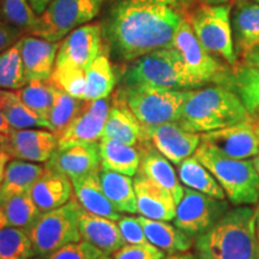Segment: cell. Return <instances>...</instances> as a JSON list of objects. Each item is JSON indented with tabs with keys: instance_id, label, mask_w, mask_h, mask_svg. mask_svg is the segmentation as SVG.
Instances as JSON below:
<instances>
[{
	"instance_id": "obj_54",
	"label": "cell",
	"mask_w": 259,
	"mask_h": 259,
	"mask_svg": "<svg viewBox=\"0 0 259 259\" xmlns=\"http://www.w3.org/2000/svg\"><path fill=\"white\" fill-rule=\"evenodd\" d=\"M30 259H46V258H45V257H40V255H37V257H36V255H35V257H32V258H30Z\"/></svg>"
},
{
	"instance_id": "obj_5",
	"label": "cell",
	"mask_w": 259,
	"mask_h": 259,
	"mask_svg": "<svg viewBox=\"0 0 259 259\" xmlns=\"http://www.w3.org/2000/svg\"><path fill=\"white\" fill-rule=\"evenodd\" d=\"M194 156L215 177L232 204L241 205L258 202L259 176L253 160H236L223 156L202 142Z\"/></svg>"
},
{
	"instance_id": "obj_8",
	"label": "cell",
	"mask_w": 259,
	"mask_h": 259,
	"mask_svg": "<svg viewBox=\"0 0 259 259\" xmlns=\"http://www.w3.org/2000/svg\"><path fill=\"white\" fill-rule=\"evenodd\" d=\"M229 12L231 8L226 4H203L191 11L189 22L203 47L234 67L238 64V54Z\"/></svg>"
},
{
	"instance_id": "obj_56",
	"label": "cell",
	"mask_w": 259,
	"mask_h": 259,
	"mask_svg": "<svg viewBox=\"0 0 259 259\" xmlns=\"http://www.w3.org/2000/svg\"><path fill=\"white\" fill-rule=\"evenodd\" d=\"M3 2V0H0V3H2Z\"/></svg>"
},
{
	"instance_id": "obj_19",
	"label": "cell",
	"mask_w": 259,
	"mask_h": 259,
	"mask_svg": "<svg viewBox=\"0 0 259 259\" xmlns=\"http://www.w3.org/2000/svg\"><path fill=\"white\" fill-rule=\"evenodd\" d=\"M59 45L60 42H52L35 35H24L19 38V52L28 82L51 78Z\"/></svg>"
},
{
	"instance_id": "obj_1",
	"label": "cell",
	"mask_w": 259,
	"mask_h": 259,
	"mask_svg": "<svg viewBox=\"0 0 259 259\" xmlns=\"http://www.w3.org/2000/svg\"><path fill=\"white\" fill-rule=\"evenodd\" d=\"M192 5L193 0H113L101 22L103 47L125 63L173 47Z\"/></svg>"
},
{
	"instance_id": "obj_47",
	"label": "cell",
	"mask_w": 259,
	"mask_h": 259,
	"mask_svg": "<svg viewBox=\"0 0 259 259\" xmlns=\"http://www.w3.org/2000/svg\"><path fill=\"white\" fill-rule=\"evenodd\" d=\"M164 259H200L198 255L187 253V252H178V253H171L169 257Z\"/></svg>"
},
{
	"instance_id": "obj_51",
	"label": "cell",
	"mask_w": 259,
	"mask_h": 259,
	"mask_svg": "<svg viewBox=\"0 0 259 259\" xmlns=\"http://www.w3.org/2000/svg\"><path fill=\"white\" fill-rule=\"evenodd\" d=\"M200 3L206 5H220V4H226L229 0H199Z\"/></svg>"
},
{
	"instance_id": "obj_18",
	"label": "cell",
	"mask_w": 259,
	"mask_h": 259,
	"mask_svg": "<svg viewBox=\"0 0 259 259\" xmlns=\"http://www.w3.org/2000/svg\"><path fill=\"white\" fill-rule=\"evenodd\" d=\"M58 148V138L50 130L12 128L9 134V155L18 160L47 162Z\"/></svg>"
},
{
	"instance_id": "obj_9",
	"label": "cell",
	"mask_w": 259,
	"mask_h": 259,
	"mask_svg": "<svg viewBox=\"0 0 259 259\" xmlns=\"http://www.w3.org/2000/svg\"><path fill=\"white\" fill-rule=\"evenodd\" d=\"M105 0H53L38 16L30 35L60 42L71 31L100 15Z\"/></svg>"
},
{
	"instance_id": "obj_42",
	"label": "cell",
	"mask_w": 259,
	"mask_h": 259,
	"mask_svg": "<svg viewBox=\"0 0 259 259\" xmlns=\"http://www.w3.org/2000/svg\"><path fill=\"white\" fill-rule=\"evenodd\" d=\"M164 252L151 245L150 242L142 245H124L113 253V259H164Z\"/></svg>"
},
{
	"instance_id": "obj_55",
	"label": "cell",
	"mask_w": 259,
	"mask_h": 259,
	"mask_svg": "<svg viewBox=\"0 0 259 259\" xmlns=\"http://www.w3.org/2000/svg\"><path fill=\"white\" fill-rule=\"evenodd\" d=\"M255 2H257V3H259V0H255Z\"/></svg>"
},
{
	"instance_id": "obj_11",
	"label": "cell",
	"mask_w": 259,
	"mask_h": 259,
	"mask_svg": "<svg viewBox=\"0 0 259 259\" xmlns=\"http://www.w3.org/2000/svg\"><path fill=\"white\" fill-rule=\"evenodd\" d=\"M173 47L179 52L189 72L203 85L206 83H216L219 85L228 72V70L203 47L189 19L184 21L178 29Z\"/></svg>"
},
{
	"instance_id": "obj_53",
	"label": "cell",
	"mask_w": 259,
	"mask_h": 259,
	"mask_svg": "<svg viewBox=\"0 0 259 259\" xmlns=\"http://www.w3.org/2000/svg\"><path fill=\"white\" fill-rule=\"evenodd\" d=\"M99 259H113V258L109 257V255H107V254H103L102 257H100Z\"/></svg>"
},
{
	"instance_id": "obj_50",
	"label": "cell",
	"mask_w": 259,
	"mask_h": 259,
	"mask_svg": "<svg viewBox=\"0 0 259 259\" xmlns=\"http://www.w3.org/2000/svg\"><path fill=\"white\" fill-rule=\"evenodd\" d=\"M255 131H257V136H258V139H259V120L255 121ZM253 163H254V167H255V170H257L258 176H259V150L255 156L253 157Z\"/></svg>"
},
{
	"instance_id": "obj_48",
	"label": "cell",
	"mask_w": 259,
	"mask_h": 259,
	"mask_svg": "<svg viewBox=\"0 0 259 259\" xmlns=\"http://www.w3.org/2000/svg\"><path fill=\"white\" fill-rule=\"evenodd\" d=\"M11 131H12V127L10 126L8 120L4 118V115L0 113V134H4V135L9 136V134Z\"/></svg>"
},
{
	"instance_id": "obj_41",
	"label": "cell",
	"mask_w": 259,
	"mask_h": 259,
	"mask_svg": "<svg viewBox=\"0 0 259 259\" xmlns=\"http://www.w3.org/2000/svg\"><path fill=\"white\" fill-rule=\"evenodd\" d=\"M103 252L87 240L70 242L52 253L48 259H99Z\"/></svg>"
},
{
	"instance_id": "obj_32",
	"label": "cell",
	"mask_w": 259,
	"mask_h": 259,
	"mask_svg": "<svg viewBox=\"0 0 259 259\" xmlns=\"http://www.w3.org/2000/svg\"><path fill=\"white\" fill-rule=\"evenodd\" d=\"M178 176L186 187L216 199H226V193L208 168L196 156H190L178 166Z\"/></svg>"
},
{
	"instance_id": "obj_15",
	"label": "cell",
	"mask_w": 259,
	"mask_h": 259,
	"mask_svg": "<svg viewBox=\"0 0 259 259\" xmlns=\"http://www.w3.org/2000/svg\"><path fill=\"white\" fill-rule=\"evenodd\" d=\"M144 128L148 142L177 166L192 156L200 144V134L186 131L178 122L144 126Z\"/></svg>"
},
{
	"instance_id": "obj_26",
	"label": "cell",
	"mask_w": 259,
	"mask_h": 259,
	"mask_svg": "<svg viewBox=\"0 0 259 259\" xmlns=\"http://www.w3.org/2000/svg\"><path fill=\"white\" fill-rule=\"evenodd\" d=\"M101 168L135 177L142 161V147L126 144L118 139L102 137L99 141Z\"/></svg>"
},
{
	"instance_id": "obj_27",
	"label": "cell",
	"mask_w": 259,
	"mask_h": 259,
	"mask_svg": "<svg viewBox=\"0 0 259 259\" xmlns=\"http://www.w3.org/2000/svg\"><path fill=\"white\" fill-rule=\"evenodd\" d=\"M232 28L238 56L259 46V3L241 0L233 14Z\"/></svg>"
},
{
	"instance_id": "obj_38",
	"label": "cell",
	"mask_w": 259,
	"mask_h": 259,
	"mask_svg": "<svg viewBox=\"0 0 259 259\" xmlns=\"http://www.w3.org/2000/svg\"><path fill=\"white\" fill-rule=\"evenodd\" d=\"M0 21L12 25L24 35H30L36 27L38 15L32 10L29 0H3L0 3Z\"/></svg>"
},
{
	"instance_id": "obj_10",
	"label": "cell",
	"mask_w": 259,
	"mask_h": 259,
	"mask_svg": "<svg viewBox=\"0 0 259 259\" xmlns=\"http://www.w3.org/2000/svg\"><path fill=\"white\" fill-rule=\"evenodd\" d=\"M228 211L225 199H216L190 187H184V194L177 204L174 226L190 236H199L211 229Z\"/></svg>"
},
{
	"instance_id": "obj_57",
	"label": "cell",
	"mask_w": 259,
	"mask_h": 259,
	"mask_svg": "<svg viewBox=\"0 0 259 259\" xmlns=\"http://www.w3.org/2000/svg\"><path fill=\"white\" fill-rule=\"evenodd\" d=\"M258 120H259V119H258Z\"/></svg>"
},
{
	"instance_id": "obj_22",
	"label": "cell",
	"mask_w": 259,
	"mask_h": 259,
	"mask_svg": "<svg viewBox=\"0 0 259 259\" xmlns=\"http://www.w3.org/2000/svg\"><path fill=\"white\" fill-rule=\"evenodd\" d=\"M79 233L83 240L96 246L103 254H113L125 245L118 221L89 212L83 208L78 215Z\"/></svg>"
},
{
	"instance_id": "obj_29",
	"label": "cell",
	"mask_w": 259,
	"mask_h": 259,
	"mask_svg": "<svg viewBox=\"0 0 259 259\" xmlns=\"http://www.w3.org/2000/svg\"><path fill=\"white\" fill-rule=\"evenodd\" d=\"M46 164L24 160H10L5 169L4 180L0 187V200L9 198L15 194L29 192L45 171Z\"/></svg>"
},
{
	"instance_id": "obj_34",
	"label": "cell",
	"mask_w": 259,
	"mask_h": 259,
	"mask_svg": "<svg viewBox=\"0 0 259 259\" xmlns=\"http://www.w3.org/2000/svg\"><path fill=\"white\" fill-rule=\"evenodd\" d=\"M30 193H19L0 200V229L17 227L27 229L40 215Z\"/></svg>"
},
{
	"instance_id": "obj_45",
	"label": "cell",
	"mask_w": 259,
	"mask_h": 259,
	"mask_svg": "<svg viewBox=\"0 0 259 259\" xmlns=\"http://www.w3.org/2000/svg\"><path fill=\"white\" fill-rule=\"evenodd\" d=\"M52 2H53V0H29V4H30L32 10L40 16Z\"/></svg>"
},
{
	"instance_id": "obj_14",
	"label": "cell",
	"mask_w": 259,
	"mask_h": 259,
	"mask_svg": "<svg viewBox=\"0 0 259 259\" xmlns=\"http://www.w3.org/2000/svg\"><path fill=\"white\" fill-rule=\"evenodd\" d=\"M112 100H84L79 112L58 139V147L76 143H97L102 138Z\"/></svg>"
},
{
	"instance_id": "obj_49",
	"label": "cell",
	"mask_w": 259,
	"mask_h": 259,
	"mask_svg": "<svg viewBox=\"0 0 259 259\" xmlns=\"http://www.w3.org/2000/svg\"><path fill=\"white\" fill-rule=\"evenodd\" d=\"M0 154H9V136L0 134Z\"/></svg>"
},
{
	"instance_id": "obj_35",
	"label": "cell",
	"mask_w": 259,
	"mask_h": 259,
	"mask_svg": "<svg viewBox=\"0 0 259 259\" xmlns=\"http://www.w3.org/2000/svg\"><path fill=\"white\" fill-rule=\"evenodd\" d=\"M58 88L47 80H32L28 82L23 88L16 90L19 99L27 105L32 112H35L41 118L48 120L51 109L56 100Z\"/></svg>"
},
{
	"instance_id": "obj_36",
	"label": "cell",
	"mask_w": 259,
	"mask_h": 259,
	"mask_svg": "<svg viewBox=\"0 0 259 259\" xmlns=\"http://www.w3.org/2000/svg\"><path fill=\"white\" fill-rule=\"evenodd\" d=\"M35 255L36 252L24 228L0 229V259H30Z\"/></svg>"
},
{
	"instance_id": "obj_3",
	"label": "cell",
	"mask_w": 259,
	"mask_h": 259,
	"mask_svg": "<svg viewBox=\"0 0 259 259\" xmlns=\"http://www.w3.org/2000/svg\"><path fill=\"white\" fill-rule=\"evenodd\" d=\"M253 120L240 97L222 85L191 90L178 124L194 134L215 131Z\"/></svg>"
},
{
	"instance_id": "obj_20",
	"label": "cell",
	"mask_w": 259,
	"mask_h": 259,
	"mask_svg": "<svg viewBox=\"0 0 259 259\" xmlns=\"http://www.w3.org/2000/svg\"><path fill=\"white\" fill-rule=\"evenodd\" d=\"M102 137L118 139L135 147H143L145 143H148L144 126L128 108L119 90L112 95L111 108Z\"/></svg>"
},
{
	"instance_id": "obj_30",
	"label": "cell",
	"mask_w": 259,
	"mask_h": 259,
	"mask_svg": "<svg viewBox=\"0 0 259 259\" xmlns=\"http://www.w3.org/2000/svg\"><path fill=\"white\" fill-rule=\"evenodd\" d=\"M85 76L87 87L84 100L94 101L106 99L113 93L116 84V74L105 47H102L101 53L85 70Z\"/></svg>"
},
{
	"instance_id": "obj_33",
	"label": "cell",
	"mask_w": 259,
	"mask_h": 259,
	"mask_svg": "<svg viewBox=\"0 0 259 259\" xmlns=\"http://www.w3.org/2000/svg\"><path fill=\"white\" fill-rule=\"evenodd\" d=\"M0 113L4 115L10 126L15 130L31 127L51 130L50 121L32 112L19 99L15 90L0 89Z\"/></svg>"
},
{
	"instance_id": "obj_23",
	"label": "cell",
	"mask_w": 259,
	"mask_h": 259,
	"mask_svg": "<svg viewBox=\"0 0 259 259\" xmlns=\"http://www.w3.org/2000/svg\"><path fill=\"white\" fill-rule=\"evenodd\" d=\"M162 189L168 191L178 204L184 194V186L180 184L176 170L169 160L164 157L150 142L142 147V161L139 170Z\"/></svg>"
},
{
	"instance_id": "obj_7",
	"label": "cell",
	"mask_w": 259,
	"mask_h": 259,
	"mask_svg": "<svg viewBox=\"0 0 259 259\" xmlns=\"http://www.w3.org/2000/svg\"><path fill=\"white\" fill-rule=\"evenodd\" d=\"M82 205L77 198H71L60 208L42 212L25 229L36 255L47 258L70 242L82 240L78 215Z\"/></svg>"
},
{
	"instance_id": "obj_43",
	"label": "cell",
	"mask_w": 259,
	"mask_h": 259,
	"mask_svg": "<svg viewBox=\"0 0 259 259\" xmlns=\"http://www.w3.org/2000/svg\"><path fill=\"white\" fill-rule=\"evenodd\" d=\"M118 226L125 245H142L149 242L147 236H145L143 227L138 221V218L121 216V219L118 221Z\"/></svg>"
},
{
	"instance_id": "obj_21",
	"label": "cell",
	"mask_w": 259,
	"mask_h": 259,
	"mask_svg": "<svg viewBox=\"0 0 259 259\" xmlns=\"http://www.w3.org/2000/svg\"><path fill=\"white\" fill-rule=\"evenodd\" d=\"M134 187L137 197L138 213L141 216L160 221H173L177 213V203L168 191L162 189L141 171L136 174Z\"/></svg>"
},
{
	"instance_id": "obj_46",
	"label": "cell",
	"mask_w": 259,
	"mask_h": 259,
	"mask_svg": "<svg viewBox=\"0 0 259 259\" xmlns=\"http://www.w3.org/2000/svg\"><path fill=\"white\" fill-rule=\"evenodd\" d=\"M10 160H11V156L9 154H0V187H2L3 180H4L5 169Z\"/></svg>"
},
{
	"instance_id": "obj_2",
	"label": "cell",
	"mask_w": 259,
	"mask_h": 259,
	"mask_svg": "<svg viewBox=\"0 0 259 259\" xmlns=\"http://www.w3.org/2000/svg\"><path fill=\"white\" fill-rule=\"evenodd\" d=\"M197 255L200 259H259V239L255 211L239 206L204 234L197 236Z\"/></svg>"
},
{
	"instance_id": "obj_13",
	"label": "cell",
	"mask_w": 259,
	"mask_h": 259,
	"mask_svg": "<svg viewBox=\"0 0 259 259\" xmlns=\"http://www.w3.org/2000/svg\"><path fill=\"white\" fill-rule=\"evenodd\" d=\"M200 142L209 145L223 156L236 160L254 157L259 150V139L254 120L204 132L200 134Z\"/></svg>"
},
{
	"instance_id": "obj_25",
	"label": "cell",
	"mask_w": 259,
	"mask_h": 259,
	"mask_svg": "<svg viewBox=\"0 0 259 259\" xmlns=\"http://www.w3.org/2000/svg\"><path fill=\"white\" fill-rule=\"evenodd\" d=\"M100 169L71 180L74 190V196L82 205V208L87 211L119 221L121 219V215L105 194L101 185V179H100Z\"/></svg>"
},
{
	"instance_id": "obj_16",
	"label": "cell",
	"mask_w": 259,
	"mask_h": 259,
	"mask_svg": "<svg viewBox=\"0 0 259 259\" xmlns=\"http://www.w3.org/2000/svg\"><path fill=\"white\" fill-rule=\"evenodd\" d=\"M48 169L67 177L70 180L87 176L101 168L99 142L76 143L58 147L46 162Z\"/></svg>"
},
{
	"instance_id": "obj_24",
	"label": "cell",
	"mask_w": 259,
	"mask_h": 259,
	"mask_svg": "<svg viewBox=\"0 0 259 259\" xmlns=\"http://www.w3.org/2000/svg\"><path fill=\"white\" fill-rule=\"evenodd\" d=\"M72 183L67 177L48 169L29 191L40 212L60 208L72 198Z\"/></svg>"
},
{
	"instance_id": "obj_28",
	"label": "cell",
	"mask_w": 259,
	"mask_h": 259,
	"mask_svg": "<svg viewBox=\"0 0 259 259\" xmlns=\"http://www.w3.org/2000/svg\"><path fill=\"white\" fill-rule=\"evenodd\" d=\"M138 221L143 227L148 241L163 252L171 254L187 252L192 247V236L186 234L177 226H171L167 221L151 220L144 216H138Z\"/></svg>"
},
{
	"instance_id": "obj_39",
	"label": "cell",
	"mask_w": 259,
	"mask_h": 259,
	"mask_svg": "<svg viewBox=\"0 0 259 259\" xmlns=\"http://www.w3.org/2000/svg\"><path fill=\"white\" fill-rule=\"evenodd\" d=\"M84 100L77 99L69 95L63 90L58 89L56 100H54L53 107H52L48 121L51 124V132L59 139L60 136L64 134L65 130L69 127L71 121L79 112Z\"/></svg>"
},
{
	"instance_id": "obj_44",
	"label": "cell",
	"mask_w": 259,
	"mask_h": 259,
	"mask_svg": "<svg viewBox=\"0 0 259 259\" xmlns=\"http://www.w3.org/2000/svg\"><path fill=\"white\" fill-rule=\"evenodd\" d=\"M24 34L18 29L0 21V53L17 44Z\"/></svg>"
},
{
	"instance_id": "obj_6",
	"label": "cell",
	"mask_w": 259,
	"mask_h": 259,
	"mask_svg": "<svg viewBox=\"0 0 259 259\" xmlns=\"http://www.w3.org/2000/svg\"><path fill=\"white\" fill-rule=\"evenodd\" d=\"M118 90L143 126L178 122L191 93L149 85H121Z\"/></svg>"
},
{
	"instance_id": "obj_17",
	"label": "cell",
	"mask_w": 259,
	"mask_h": 259,
	"mask_svg": "<svg viewBox=\"0 0 259 259\" xmlns=\"http://www.w3.org/2000/svg\"><path fill=\"white\" fill-rule=\"evenodd\" d=\"M242 59L226 73L220 85L233 90L254 115L259 113V46L244 54Z\"/></svg>"
},
{
	"instance_id": "obj_58",
	"label": "cell",
	"mask_w": 259,
	"mask_h": 259,
	"mask_svg": "<svg viewBox=\"0 0 259 259\" xmlns=\"http://www.w3.org/2000/svg\"><path fill=\"white\" fill-rule=\"evenodd\" d=\"M240 2H241V0H240Z\"/></svg>"
},
{
	"instance_id": "obj_12",
	"label": "cell",
	"mask_w": 259,
	"mask_h": 259,
	"mask_svg": "<svg viewBox=\"0 0 259 259\" xmlns=\"http://www.w3.org/2000/svg\"><path fill=\"white\" fill-rule=\"evenodd\" d=\"M103 47L101 22L76 28L60 41L56 66H71L85 71Z\"/></svg>"
},
{
	"instance_id": "obj_40",
	"label": "cell",
	"mask_w": 259,
	"mask_h": 259,
	"mask_svg": "<svg viewBox=\"0 0 259 259\" xmlns=\"http://www.w3.org/2000/svg\"><path fill=\"white\" fill-rule=\"evenodd\" d=\"M50 80L58 89L69 95L84 100L87 87L85 71L71 66H54Z\"/></svg>"
},
{
	"instance_id": "obj_31",
	"label": "cell",
	"mask_w": 259,
	"mask_h": 259,
	"mask_svg": "<svg viewBox=\"0 0 259 259\" xmlns=\"http://www.w3.org/2000/svg\"><path fill=\"white\" fill-rule=\"evenodd\" d=\"M102 189L109 202L119 212L137 213V197H136L134 180L125 174L113 170L100 169Z\"/></svg>"
},
{
	"instance_id": "obj_52",
	"label": "cell",
	"mask_w": 259,
	"mask_h": 259,
	"mask_svg": "<svg viewBox=\"0 0 259 259\" xmlns=\"http://www.w3.org/2000/svg\"><path fill=\"white\" fill-rule=\"evenodd\" d=\"M255 229H257V235L259 239V205L257 210H255Z\"/></svg>"
},
{
	"instance_id": "obj_4",
	"label": "cell",
	"mask_w": 259,
	"mask_h": 259,
	"mask_svg": "<svg viewBox=\"0 0 259 259\" xmlns=\"http://www.w3.org/2000/svg\"><path fill=\"white\" fill-rule=\"evenodd\" d=\"M122 85H149L173 90L203 87L186 69L174 47L161 48L131 61L122 74Z\"/></svg>"
},
{
	"instance_id": "obj_37",
	"label": "cell",
	"mask_w": 259,
	"mask_h": 259,
	"mask_svg": "<svg viewBox=\"0 0 259 259\" xmlns=\"http://www.w3.org/2000/svg\"><path fill=\"white\" fill-rule=\"evenodd\" d=\"M28 83L18 42L0 53V89L18 90Z\"/></svg>"
}]
</instances>
